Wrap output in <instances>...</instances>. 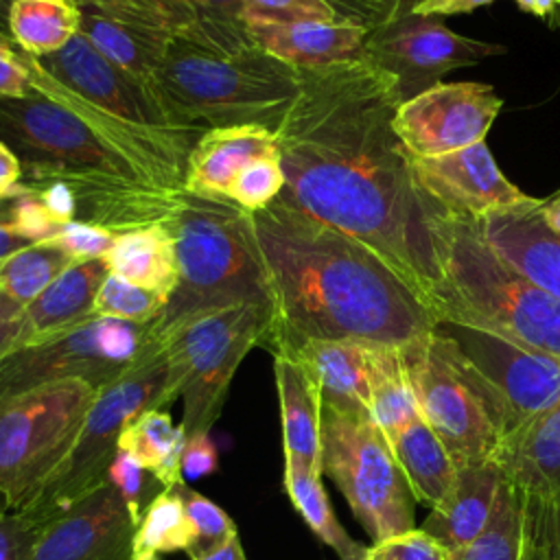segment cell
I'll return each mask as SVG.
<instances>
[{
    "instance_id": "obj_1",
    "label": "cell",
    "mask_w": 560,
    "mask_h": 560,
    "mask_svg": "<svg viewBox=\"0 0 560 560\" xmlns=\"http://www.w3.org/2000/svg\"><path fill=\"white\" fill-rule=\"evenodd\" d=\"M298 70V94L273 131L280 197L376 252L429 311L442 271L431 201L394 131V81L363 59Z\"/></svg>"
},
{
    "instance_id": "obj_2",
    "label": "cell",
    "mask_w": 560,
    "mask_h": 560,
    "mask_svg": "<svg viewBox=\"0 0 560 560\" xmlns=\"http://www.w3.org/2000/svg\"><path fill=\"white\" fill-rule=\"evenodd\" d=\"M252 217L269 284V352L311 339L405 348L433 332L420 298L361 241L282 197Z\"/></svg>"
},
{
    "instance_id": "obj_3",
    "label": "cell",
    "mask_w": 560,
    "mask_h": 560,
    "mask_svg": "<svg viewBox=\"0 0 560 560\" xmlns=\"http://www.w3.org/2000/svg\"><path fill=\"white\" fill-rule=\"evenodd\" d=\"M0 140L20 158L22 182L70 186L79 221L112 232L168 223L186 192L158 182L83 116L33 90L0 96Z\"/></svg>"
},
{
    "instance_id": "obj_4",
    "label": "cell",
    "mask_w": 560,
    "mask_h": 560,
    "mask_svg": "<svg viewBox=\"0 0 560 560\" xmlns=\"http://www.w3.org/2000/svg\"><path fill=\"white\" fill-rule=\"evenodd\" d=\"M151 88L184 127L276 131L298 94L300 70L258 48L247 24L195 18L171 39Z\"/></svg>"
},
{
    "instance_id": "obj_5",
    "label": "cell",
    "mask_w": 560,
    "mask_h": 560,
    "mask_svg": "<svg viewBox=\"0 0 560 560\" xmlns=\"http://www.w3.org/2000/svg\"><path fill=\"white\" fill-rule=\"evenodd\" d=\"M22 59L33 92L83 116L164 186L184 188L186 160L201 129L179 125L149 83L109 61L81 33L52 55L33 59L22 52Z\"/></svg>"
},
{
    "instance_id": "obj_6",
    "label": "cell",
    "mask_w": 560,
    "mask_h": 560,
    "mask_svg": "<svg viewBox=\"0 0 560 560\" xmlns=\"http://www.w3.org/2000/svg\"><path fill=\"white\" fill-rule=\"evenodd\" d=\"M442 282L429 304L435 324L494 332L560 359V300L508 265L483 238L479 219L431 203Z\"/></svg>"
},
{
    "instance_id": "obj_7",
    "label": "cell",
    "mask_w": 560,
    "mask_h": 560,
    "mask_svg": "<svg viewBox=\"0 0 560 560\" xmlns=\"http://www.w3.org/2000/svg\"><path fill=\"white\" fill-rule=\"evenodd\" d=\"M168 225L175 234L179 280L149 326L155 341L197 313L236 304L271 308L252 212L228 197L186 190Z\"/></svg>"
},
{
    "instance_id": "obj_8",
    "label": "cell",
    "mask_w": 560,
    "mask_h": 560,
    "mask_svg": "<svg viewBox=\"0 0 560 560\" xmlns=\"http://www.w3.org/2000/svg\"><path fill=\"white\" fill-rule=\"evenodd\" d=\"M269 322V306L236 304L197 313L158 339L168 361L171 396L184 400L179 427L186 440L210 433L232 376L245 354L262 346Z\"/></svg>"
},
{
    "instance_id": "obj_9",
    "label": "cell",
    "mask_w": 560,
    "mask_h": 560,
    "mask_svg": "<svg viewBox=\"0 0 560 560\" xmlns=\"http://www.w3.org/2000/svg\"><path fill=\"white\" fill-rule=\"evenodd\" d=\"M400 352L418 413L455 466L492 459L505 438L503 409L457 346L433 328Z\"/></svg>"
},
{
    "instance_id": "obj_10",
    "label": "cell",
    "mask_w": 560,
    "mask_h": 560,
    "mask_svg": "<svg viewBox=\"0 0 560 560\" xmlns=\"http://www.w3.org/2000/svg\"><path fill=\"white\" fill-rule=\"evenodd\" d=\"M171 402L168 361L162 346L155 343L129 372L98 389L70 455L20 512L42 529L70 510L107 481V468L118 453L125 427L142 411L164 409Z\"/></svg>"
},
{
    "instance_id": "obj_11",
    "label": "cell",
    "mask_w": 560,
    "mask_h": 560,
    "mask_svg": "<svg viewBox=\"0 0 560 560\" xmlns=\"http://www.w3.org/2000/svg\"><path fill=\"white\" fill-rule=\"evenodd\" d=\"M98 389L55 381L0 400V499L24 510L70 455Z\"/></svg>"
},
{
    "instance_id": "obj_12",
    "label": "cell",
    "mask_w": 560,
    "mask_h": 560,
    "mask_svg": "<svg viewBox=\"0 0 560 560\" xmlns=\"http://www.w3.org/2000/svg\"><path fill=\"white\" fill-rule=\"evenodd\" d=\"M322 472L341 490L374 545L416 527L411 488L370 416L322 405Z\"/></svg>"
},
{
    "instance_id": "obj_13",
    "label": "cell",
    "mask_w": 560,
    "mask_h": 560,
    "mask_svg": "<svg viewBox=\"0 0 560 560\" xmlns=\"http://www.w3.org/2000/svg\"><path fill=\"white\" fill-rule=\"evenodd\" d=\"M418 0H357V18L368 35L363 61L387 74L400 101H407L440 79L466 66L503 55L505 46L479 42L451 31L442 18L413 9Z\"/></svg>"
},
{
    "instance_id": "obj_14",
    "label": "cell",
    "mask_w": 560,
    "mask_h": 560,
    "mask_svg": "<svg viewBox=\"0 0 560 560\" xmlns=\"http://www.w3.org/2000/svg\"><path fill=\"white\" fill-rule=\"evenodd\" d=\"M155 343L144 324L92 315L59 335L4 354L0 359V400L68 378H81L103 389L129 372Z\"/></svg>"
},
{
    "instance_id": "obj_15",
    "label": "cell",
    "mask_w": 560,
    "mask_h": 560,
    "mask_svg": "<svg viewBox=\"0 0 560 560\" xmlns=\"http://www.w3.org/2000/svg\"><path fill=\"white\" fill-rule=\"evenodd\" d=\"M435 330L457 346L497 396L505 420L503 442L560 398L558 357L523 348L494 332L462 324L440 322Z\"/></svg>"
},
{
    "instance_id": "obj_16",
    "label": "cell",
    "mask_w": 560,
    "mask_h": 560,
    "mask_svg": "<svg viewBox=\"0 0 560 560\" xmlns=\"http://www.w3.org/2000/svg\"><path fill=\"white\" fill-rule=\"evenodd\" d=\"M79 33L109 61L140 81H153L171 39L195 11L184 0H77Z\"/></svg>"
},
{
    "instance_id": "obj_17",
    "label": "cell",
    "mask_w": 560,
    "mask_h": 560,
    "mask_svg": "<svg viewBox=\"0 0 560 560\" xmlns=\"http://www.w3.org/2000/svg\"><path fill=\"white\" fill-rule=\"evenodd\" d=\"M501 107L488 83L440 81L398 105L394 131L409 155L433 158L483 142Z\"/></svg>"
},
{
    "instance_id": "obj_18",
    "label": "cell",
    "mask_w": 560,
    "mask_h": 560,
    "mask_svg": "<svg viewBox=\"0 0 560 560\" xmlns=\"http://www.w3.org/2000/svg\"><path fill=\"white\" fill-rule=\"evenodd\" d=\"M411 175L431 203L472 219H483L532 199L501 173L486 140L433 158L411 155Z\"/></svg>"
},
{
    "instance_id": "obj_19",
    "label": "cell",
    "mask_w": 560,
    "mask_h": 560,
    "mask_svg": "<svg viewBox=\"0 0 560 560\" xmlns=\"http://www.w3.org/2000/svg\"><path fill=\"white\" fill-rule=\"evenodd\" d=\"M133 534L125 499L105 481L39 529L33 560H131Z\"/></svg>"
},
{
    "instance_id": "obj_20",
    "label": "cell",
    "mask_w": 560,
    "mask_h": 560,
    "mask_svg": "<svg viewBox=\"0 0 560 560\" xmlns=\"http://www.w3.org/2000/svg\"><path fill=\"white\" fill-rule=\"evenodd\" d=\"M252 42L293 68H319L363 59L368 26L359 18L276 22L247 18Z\"/></svg>"
},
{
    "instance_id": "obj_21",
    "label": "cell",
    "mask_w": 560,
    "mask_h": 560,
    "mask_svg": "<svg viewBox=\"0 0 560 560\" xmlns=\"http://www.w3.org/2000/svg\"><path fill=\"white\" fill-rule=\"evenodd\" d=\"M542 199L508 208L479 219L488 245L516 271L560 300V234L542 214Z\"/></svg>"
},
{
    "instance_id": "obj_22",
    "label": "cell",
    "mask_w": 560,
    "mask_h": 560,
    "mask_svg": "<svg viewBox=\"0 0 560 560\" xmlns=\"http://www.w3.org/2000/svg\"><path fill=\"white\" fill-rule=\"evenodd\" d=\"M271 153H278V147L273 131L267 127L234 125L206 129L188 153L184 190L228 197L238 171L252 160Z\"/></svg>"
},
{
    "instance_id": "obj_23",
    "label": "cell",
    "mask_w": 560,
    "mask_h": 560,
    "mask_svg": "<svg viewBox=\"0 0 560 560\" xmlns=\"http://www.w3.org/2000/svg\"><path fill=\"white\" fill-rule=\"evenodd\" d=\"M503 479L494 459L459 466L448 499L431 510L422 529L446 551L470 545L486 532Z\"/></svg>"
},
{
    "instance_id": "obj_24",
    "label": "cell",
    "mask_w": 560,
    "mask_h": 560,
    "mask_svg": "<svg viewBox=\"0 0 560 560\" xmlns=\"http://www.w3.org/2000/svg\"><path fill=\"white\" fill-rule=\"evenodd\" d=\"M505 479L532 499L560 494V398L508 438L492 457Z\"/></svg>"
},
{
    "instance_id": "obj_25",
    "label": "cell",
    "mask_w": 560,
    "mask_h": 560,
    "mask_svg": "<svg viewBox=\"0 0 560 560\" xmlns=\"http://www.w3.org/2000/svg\"><path fill=\"white\" fill-rule=\"evenodd\" d=\"M105 258L81 260L50 282L22 315L18 348L59 335L94 315L96 293L107 278Z\"/></svg>"
},
{
    "instance_id": "obj_26",
    "label": "cell",
    "mask_w": 560,
    "mask_h": 560,
    "mask_svg": "<svg viewBox=\"0 0 560 560\" xmlns=\"http://www.w3.org/2000/svg\"><path fill=\"white\" fill-rule=\"evenodd\" d=\"M284 462L322 475V398L308 368L293 354H273Z\"/></svg>"
},
{
    "instance_id": "obj_27",
    "label": "cell",
    "mask_w": 560,
    "mask_h": 560,
    "mask_svg": "<svg viewBox=\"0 0 560 560\" xmlns=\"http://www.w3.org/2000/svg\"><path fill=\"white\" fill-rule=\"evenodd\" d=\"M280 352L293 354L308 368L324 407L346 416H370L368 346L354 341L311 339Z\"/></svg>"
},
{
    "instance_id": "obj_28",
    "label": "cell",
    "mask_w": 560,
    "mask_h": 560,
    "mask_svg": "<svg viewBox=\"0 0 560 560\" xmlns=\"http://www.w3.org/2000/svg\"><path fill=\"white\" fill-rule=\"evenodd\" d=\"M103 258L109 273L120 276L133 284L166 293L168 300L177 287V245L168 223L118 232L114 245Z\"/></svg>"
},
{
    "instance_id": "obj_29",
    "label": "cell",
    "mask_w": 560,
    "mask_h": 560,
    "mask_svg": "<svg viewBox=\"0 0 560 560\" xmlns=\"http://www.w3.org/2000/svg\"><path fill=\"white\" fill-rule=\"evenodd\" d=\"M389 444L413 499L431 505V510L440 508L448 499L457 477V466L442 440L422 418H416Z\"/></svg>"
},
{
    "instance_id": "obj_30",
    "label": "cell",
    "mask_w": 560,
    "mask_h": 560,
    "mask_svg": "<svg viewBox=\"0 0 560 560\" xmlns=\"http://www.w3.org/2000/svg\"><path fill=\"white\" fill-rule=\"evenodd\" d=\"M7 28L20 52L42 59L79 35L81 11L77 0H13Z\"/></svg>"
},
{
    "instance_id": "obj_31",
    "label": "cell",
    "mask_w": 560,
    "mask_h": 560,
    "mask_svg": "<svg viewBox=\"0 0 560 560\" xmlns=\"http://www.w3.org/2000/svg\"><path fill=\"white\" fill-rule=\"evenodd\" d=\"M368 389L370 418L387 440L420 418L400 348L368 346Z\"/></svg>"
},
{
    "instance_id": "obj_32",
    "label": "cell",
    "mask_w": 560,
    "mask_h": 560,
    "mask_svg": "<svg viewBox=\"0 0 560 560\" xmlns=\"http://www.w3.org/2000/svg\"><path fill=\"white\" fill-rule=\"evenodd\" d=\"M184 444L186 435L182 427H175L164 409H147L125 427L118 442V451L131 455L164 486V490H171L173 486L184 481Z\"/></svg>"
},
{
    "instance_id": "obj_33",
    "label": "cell",
    "mask_w": 560,
    "mask_h": 560,
    "mask_svg": "<svg viewBox=\"0 0 560 560\" xmlns=\"http://www.w3.org/2000/svg\"><path fill=\"white\" fill-rule=\"evenodd\" d=\"M284 492L311 532L328 545L341 560H365L370 547L359 545L337 521L322 475L298 464L284 462Z\"/></svg>"
},
{
    "instance_id": "obj_34",
    "label": "cell",
    "mask_w": 560,
    "mask_h": 560,
    "mask_svg": "<svg viewBox=\"0 0 560 560\" xmlns=\"http://www.w3.org/2000/svg\"><path fill=\"white\" fill-rule=\"evenodd\" d=\"M77 260L52 241L33 243L0 262V295L22 311Z\"/></svg>"
},
{
    "instance_id": "obj_35",
    "label": "cell",
    "mask_w": 560,
    "mask_h": 560,
    "mask_svg": "<svg viewBox=\"0 0 560 560\" xmlns=\"http://www.w3.org/2000/svg\"><path fill=\"white\" fill-rule=\"evenodd\" d=\"M192 527L175 488L162 490L147 508L131 542V560H160L162 553L186 551Z\"/></svg>"
},
{
    "instance_id": "obj_36",
    "label": "cell",
    "mask_w": 560,
    "mask_h": 560,
    "mask_svg": "<svg viewBox=\"0 0 560 560\" xmlns=\"http://www.w3.org/2000/svg\"><path fill=\"white\" fill-rule=\"evenodd\" d=\"M523 494L503 479L486 532L470 545L448 551V560H521Z\"/></svg>"
},
{
    "instance_id": "obj_37",
    "label": "cell",
    "mask_w": 560,
    "mask_h": 560,
    "mask_svg": "<svg viewBox=\"0 0 560 560\" xmlns=\"http://www.w3.org/2000/svg\"><path fill=\"white\" fill-rule=\"evenodd\" d=\"M173 488L179 494L192 527V542L186 549L190 560H203L238 536L234 521L214 501L186 486V481H179Z\"/></svg>"
},
{
    "instance_id": "obj_38",
    "label": "cell",
    "mask_w": 560,
    "mask_h": 560,
    "mask_svg": "<svg viewBox=\"0 0 560 560\" xmlns=\"http://www.w3.org/2000/svg\"><path fill=\"white\" fill-rule=\"evenodd\" d=\"M166 304H168L166 293H160V291L133 284L120 276L107 273L94 300V315L151 326L160 317Z\"/></svg>"
},
{
    "instance_id": "obj_39",
    "label": "cell",
    "mask_w": 560,
    "mask_h": 560,
    "mask_svg": "<svg viewBox=\"0 0 560 560\" xmlns=\"http://www.w3.org/2000/svg\"><path fill=\"white\" fill-rule=\"evenodd\" d=\"M282 188L284 173L280 166V155L271 153L252 160L247 166L238 171L228 190V199L247 212H258L265 210L271 201H276Z\"/></svg>"
},
{
    "instance_id": "obj_40",
    "label": "cell",
    "mask_w": 560,
    "mask_h": 560,
    "mask_svg": "<svg viewBox=\"0 0 560 560\" xmlns=\"http://www.w3.org/2000/svg\"><path fill=\"white\" fill-rule=\"evenodd\" d=\"M523 551L527 560H560V494L523 497Z\"/></svg>"
},
{
    "instance_id": "obj_41",
    "label": "cell",
    "mask_w": 560,
    "mask_h": 560,
    "mask_svg": "<svg viewBox=\"0 0 560 560\" xmlns=\"http://www.w3.org/2000/svg\"><path fill=\"white\" fill-rule=\"evenodd\" d=\"M107 481L125 499L136 527L140 525L149 503L164 490V486L125 451H118L114 455V459L107 468Z\"/></svg>"
},
{
    "instance_id": "obj_42",
    "label": "cell",
    "mask_w": 560,
    "mask_h": 560,
    "mask_svg": "<svg viewBox=\"0 0 560 560\" xmlns=\"http://www.w3.org/2000/svg\"><path fill=\"white\" fill-rule=\"evenodd\" d=\"M247 18L298 22V20H341L335 0H245Z\"/></svg>"
},
{
    "instance_id": "obj_43",
    "label": "cell",
    "mask_w": 560,
    "mask_h": 560,
    "mask_svg": "<svg viewBox=\"0 0 560 560\" xmlns=\"http://www.w3.org/2000/svg\"><path fill=\"white\" fill-rule=\"evenodd\" d=\"M118 232H112L101 225L83 223V221H72L59 228L57 234H52L48 241L59 245L63 252H68L77 262L81 260H92V258H103L109 247L114 245Z\"/></svg>"
},
{
    "instance_id": "obj_44",
    "label": "cell",
    "mask_w": 560,
    "mask_h": 560,
    "mask_svg": "<svg viewBox=\"0 0 560 560\" xmlns=\"http://www.w3.org/2000/svg\"><path fill=\"white\" fill-rule=\"evenodd\" d=\"M378 560H448V551L422 527L374 545Z\"/></svg>"
},
{
    "instance_id": "obj_45",
    "label": "cell",
    "mask_w": 560,
    "mask_h": 560,
    "mask_svg": "<svg viewBox=\"0 0 560 560\" xmlns=\"http://www.w3.org/2000/svg\"><path fill=\"white\" fill-rule=\"evenodd\" d=\"M39 527L18 510L0 508V560H33Z\"/></svg>"
},
{
    "instance_id": "obj_46",
    "label": "cell",
    "mask_w": 560,
    "mask_h": 560,
    "mask_svg": "<svg viewBox=\"0 0 560 560\" xmlns=\"http://www.w3.org/2000/svg\"><path fill=\"white\" fill-rule=\"evenodd\" d=\"M219 466V451L210 438V433L188 438L182 451V477L199 479L208 477Z\"/></svg>"
},
{
    "instance_id": "obj_47",
    "label": "cell",
    "mask_w": 560,
    "mask_h": 560,
    "mask_svg": "<svg viewBox=\"0 0 560 560\" xmlns=\"http://www.w3.org/2000/svg\"><path fill=\"white\" fill-rule=\"evenodd\" d=\"M20 188H22V184H20ZM20 188L7 197H0V262L7 256L35 243L22 228L18 212H15V199H18Z\"/></svg>"
},
{
    "instance_id": "obj_48",
    "label": "cell",
    "mask_w": 560,
    "mask_h": 560,
    "mask_svg": "<svg viewBox=\"0 0 560 560\" xmlns=\"http://www.w3.org/2000/svg\"><path fill=\"white\" fill-rule=\"evenodd\" d=\"M31 92V74L18 48H0V96H24Z\"/></svg>"
},
{
    "instance_id": "obj_49",
    "label": "cell",
    "mask_w": 560,
    "mask_h": 560,
    "mask_svg": "<svg viewBox=\"0 0 560 560\" xmlns=\"http://www.w3.org/2000/svg\"><path fill=\"white\" fill-rule=\"evenodd\" d=\"M184 2L195 11V18L247 24L245 0H184Z\"/></svg>"
},
{
    "instance_id": "obj_50",
    "label": "cell",
    "mask_w": 560,
    "mask_h": 560,
    "mask_svg": "<svg viewBox=\"0 0 560 560\" xmlns=\"http://www.w3.org/2000/svg\"><path fill=\"white\" fill-rule=\"evenodd\" d=\"M24 311L0 295V359L15 350L22 330Z\"/></svg>"
},
{
    "instance_id": "obj_51",
    "label": "cell",
    "mask_w": 560,
    "mask_h": 560,
    "mask_svg": "<svg viewBox=\"0 0 560 560\" xmlns=\"http://www.w3.org/2000/svg\"><path fill=\"white\" fill-rule=\"evenodd\" d=\"M494 0H418L413 4V9L418 13H424V15H438V18H444V15H459V13H470L483 4H490Z\"/></svg>"
},
{
    "instance_id": "obj_52",
    "label": "cell",
    "mask_w": 560,
    "mask_h": 560,
    "mask_svg": "<svg viewBox=\"0 0 560 560\" xmlns=\"http://www.w3.org/2000/svg\"><path fill=\"white\" fill-rule=\"evenodd\" d=\"M22 162L20 158L0 140V197H7L20 188Z\"/></svg>"
},
{
    "instance_id": "obj_53",
    "label": "cell",
    "mask_w": 560,
    "mask_h": 560,
    "mask_svg": "<svg viewBox=\"0 0 560 560\" xmlns=\"http://www.w3.org/2000/svg\"><path fill=\"white\" fill-rule=\"evenodd\" d=\"M518 4L521 11L538 15L549 20L558 9H560V0H514Z\"/></svg>"
},
{
    "instance_id": "obj_54",
    "label": "cell",
    "mask_w": 560,
    "mask_h": 560,
    "mask_svg": "<svg viewBox=\"0 0 560 560\" xmlns=\"http://www.w3.org/2000/svg\"><path fill=\"white\" fill-rule=\"evenodd\" d=\"M540 214L545 219V223L560 234V190H556L553 195L545 197L540 203Z\"/></svg>"
},
{
    "instance_id": "obj_55",
    "label": "cell",
    "mask_w": 560,
    "mask_h": 560,
    "mask_svg": "<svg viewBox=\"0 0 560 560\" xmlns=\"http://www.w3.org/2000/svg\"><path fill=\"white\" fill-rule=\"evenodd\" d=\"M203 560H247L245 551H243V545H241V538L234 536L225 547H221L219 551H214L212 556L203 558Z\"/></svg>"
},
{
    "instance_id": "obj_56",
    "label": "cell",
    "mask_w": 560,
    "mask_h": 560,
    "mask_svg": "<svg viewBox=\"0 0 560 560\" xmlns=\"http://www.w3.org/2000/svg\"><path fill=\"white\" fill-rule=\"evenodd\" d=\"M13 0H0V31L9 33L7 24H9V9H11Z\"/></svg>"
},
{
    "instance_id": "obj_57",
    "label": "cell",
    "mask_w": 560,
    "mask_h": 560,
    "mask_svg": "<svg viewBox=\"0 0 560 560\" xmlns=\"http://www.w3.org/2000/svg\"><path fill=\"white\" fill-rule=\"evenodd\" d=\"M0 48H2V50H13V48H15L11 35L4 33V31H0Z\"/></svg>"
},
{
    "instance_id": "obj_58",
    "label": "cell",
    "mask_w": 560,
    "mask_h": 560,
    "mask_svg": "<svg viewBox=\"0 0 560 560\" xmlns=\"http://www.w3.org/2000/svg\"><path fill=\"white\" fill-rule=\"evenodd\" d=\"M547 22H549V26H560V9Z\"/></svg>"
},
{
    "instance_id": "obj_59",
    "label": "cell",
    "mask_w": 560,
    "mask_h": 560,
    "mask_svg": "<svg viewBox=\"0 0 560 560\" xmlns=\"http://www.w3.org/2000/svg\"><path fill=\"white\" fill-rule=\"evenodd\" d=\"M365 560H378V553H376V549H374V545L370 547V553L365 556Z\"/></svg>"
},
{
    "instance_id": "obj_60",
    "label": "cell",
    "mask_w": 560,
    "mask_h": 560,
    "mask_svg": "<svg viewBox=\"0 0 560 560\" xmlns=\"http://www.w3.org/2000/svg\"><path fill=\"white\" fill-rule=\"evenodd\" d=\"M0 508H7V503H4V501H2V499H0Z\"/></svg>"
},
{
    "instance_id": "obj_61",
    "label": "cell",
    "mask_w": 560,
    "mask_h": 560,
    "mask_svg": "<svg viewBox=\"0 0 560 560\" xmlns=\"http://www.w3.org/2000/svg\"><path fill=\"white\" fill-rule=\"evenodd\" d=\"M521 560H527V558H525V551H523V556H521Z\"/></svg>"
}]
</instances>
